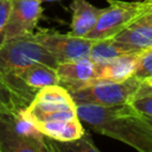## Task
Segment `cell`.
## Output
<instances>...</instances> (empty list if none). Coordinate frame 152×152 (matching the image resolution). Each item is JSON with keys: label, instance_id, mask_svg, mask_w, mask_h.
Segmentation results:
<instances>
[{"label": "cell", "instance_id": "22", "mask_svg": "<svg viewBox=\"0 0 152 152\" xmlns=\"http://www.w3.org/2000/svg\"><path fill=\"white\" fill-rule=\"evenodd\" d=\"M42 2H51V1H61V0H40Z\"/></svg>", "mask_w": 152, "mask_h": 152}, {"label": "cell", "instance_id": "2", "mask_svg": "<svg viewBox=\"0 0 152 152\" xmlns=\"http://www.w3.org/2000/svg\"><path fill=\"white\" fill-rule=\"evenodd\" d=\"M80 120L99 134L120 140L138 152H152V126L128 103L110 107L76 104Z\"/></svg>", "mask_w": 152, "mask_h": 152}, {"label": "cell", "instance_id": "13", "mask_svg": "<svg viewBox=\"0 0 152 152\" xmlns=\"http://www.w3.org/2000/svg\"><path fill=\"white\" fill-rule=\"evenodd\" d=\"M135 53L121 55L107 63L99 64L100 68V82L110 81V82H121L133 76L135 64H137Z\"/></svg>", "mask_w": 152, "mask_h": 152}, {"label": "cell", "instance_id": "21", "mask_svg": "<svg viewBox=\"0 0 152 152\" xmlns=\"http://www.w3.org/2000/svg\"><path fill=\"white\" fill-rule=\"evenodd\" d=\"M144 116H145V115H144ZM145 118H146V120H147V122H148V124H150V125L152 126V118H150V116H145Z\"/></svg>", "mask_w": 152, "mask_h": 152}, {"label": "cell", "instance_id": "6", "mask_svg": "<svg viewBox=\"0 0 152 152\" xmlns=\"http://www.w3.org/2000/svg\"><path fill=\"white\" fill-rule=\"evenodd\" d=\"M141 81L131 76L121 82L101 81L87 87L70 91V96L76 104H90L110 107L127 103L132 95L140 87Z\"/></svg>", "mask_w": 152, "mask_h": 152}, {"label": "cell", "instance_id": "9", "mask_svg": "<svg viewBox=\"0 0 152 152\" xmlns=\"http://www.w3.org/2000/svg\"><path fill=\"white\" fill-rule=\"evenodd\" d=\"M43 11L40 0H11V8L5 26V40L34 33Z\"/></svg>", "mask_w": 152, "mask_h": 152}, {"label": "cell", "instance_id": "19", "mask_svg": "<svg viewBox=\"0 0 152 152\" xmlns=\"http://www.w3.org/2000/svg\"><path fill=\"white\" fill-rule=\"evenodd\" d=\"M11 8V0H0V46L5 42V26Z\"/></svg>", "mask_w": 152, "mask_h": 152}, {"label": "cell", "instance_id": "3", "mask_svg": "<svg viewBox=\"0 0 152 152\" xmlns=\"http://www.w3.org/2000/svg\"><path fill=\"white\" fill-rule=\"evenodd\" d=\"M36 63L56 68V58L38 42L34 33L6 39L0 46V76L7 82L18 71Z\"/></svg>", "mask_w": 152, "mask_h": 152}, {"label": "cell", "instance_id": "5", "mask_svg": "<svg viewBox=\"0 0 152 152\" xmlns=\"http://www.w3.org/2000/svg\"><path fill=\"white\" fill-rule=\"evenodd\" d=\"M107 4L108 6L102 8L97 23L86 38L97 40L115 37L129 23H132L150 8L151 0H107Z\"/></svg>", "mask_w": 152, "mask_h": 152}, {"label": "cell", "instance_id": "10", "mask_svg": "<svg viewBox=\"0 0 152 152\" xmlns=\"http://www.w3.org/2000/svg\"><path fill=\"white\" fill-rule=\"evenodd\" d=\"M56 71L58 75V84L69 93L100 82L99 64L93 62L89 57L59 63L56 66Z\"/></svg>", "mask_w": 152, "mask_h": 152}, {"label": "cell", "instance_id": "4", "mask_svg": "<svg viewBox=\"0 0 152 152\" xmlns=\"http://www.w3.org/2000/svg\"><path fill=\"white\" fill-rule=\"evenodd\" d=\"M20 112L0 113V152H52L45 135L25 121Z\"/></svg>", "mask_w": 152, "mask_h": 152}, {"label": "cell", "instance_id": "15", "mask_svg": "<svg viewBox=\"0 0 152 152\" xmlns=\"http://www.w3.org/2000/svg\"><path fill=\"white\" fill-rule=\"evenodd\" d=\"M46 138L52 152H101L94 144L89 132H84L80 138L69 141H59L51 138Z\"/></svg>", "mask_w": 152, "mask_h": 152}, {"label": "cell", "instance_id": "11", "mask_svg": "<svg viewBox=\"0 0 152 152\" xmlns=\"http://www.w3.org/2000/svg\"><path fill=\"white\" fill-rule=\"evenodd\" d=\"M115 40L129 46L135 51L152 46V20H150L145 13L139 15L125 28H122L115 37Z\"/></svg>", "mask_w": 152, "mask_h": 152}, {"label": "cell", "instance_id": "16", "mask_svg": "<svg viewBox=\"0 0 152 152\" xmlns=\"http://www.w3.org/2000/svg\"><path fill=\"white\" fill-rule=\"evenodd\" d=\"M27 102L0 76V113L20 112Z\"/></svg>", "mask_w": 152, "mask_h": 152}, {"label": "cell", "instance_id": "23", "mask_svg": "<svg viewBox=\"0 0 152 152\" xmlns=\"http://www.w3.org/2000/svg\"><path fill=\"white\" fill-rule=\"evenodd\" d=\"M146 82H147V83H148V84L152 87V77H151V78H148V80H146Z\"/></svg>", "mask_w": 152, "mask_h": 152}, {"label": "cell", "instance_id": "1", "mask_svg": "<svg viewBox=\"0 0 152 152\" xmlns=\"http://www.w3.org/2000/svg\"><path fill=\"white\" fill-rule=\"evenodd\" d=\"M20 115L43 135L55 140H75L86 132L77 115L76 103L59 84L38 90Z\"/></svg>", "mask_w": 152, "mask_h": 152}, {"label": "cell", "instance_id": "7", "mask_svg": "<svg viewBox=\"0 0 152 152\" xmlns=\"http://www.w3.org/2000/svg\"><path fill=\"white\" fill-rule=\"evenodd\" d=\"M38 42L56 58L59 63L71 62L89 57L91 39L84 37H76L69 33H61L56 30L44 28L34 32Z\"/></svg>", "mask_w": 152, "mask_h": 152}, {"label": "cell", "instance_id": "17", "mask_svg": "<svg viewBox=\"0 0 152 152\" xmlns=\"http://www.w3.org/2000/svg\"><path fill=\"white\" fill-rule=\"evenodd\" d=\"M127 103L138 113L152 118V87L146 81L141 82Z\"/></svg>", "mask_w": 152, "mask_h": 152}, {"label": "cell", "instance_id": "18", "mask_svg": "<svg viewBox=\"0 0 152 152\" xmlns=\"http://www.w3.org/2000/svg\"><path fill=\"white\" fill-rule=\"evenodd\" d=\"M133 77L141 82L152 77V46L138 52Z\"/></svg>", "mask_w": 152, "mask_h": 152}, {"label": "cell", "instance_id": "14", "mask_svg": "<svg viewBox=\"0 0 152 152\" xmlns=\"http://www.w3.org/2000/svg\"><path fill=\"white\" fill-rule=\"evenodd\" d=\"M135 52H139V51L131 49L129 46L115 40L114 38H106V39H97L93 42V45L89 52V58L96 64H103L121 55L135 53Z\"/></svg>", "mask_w": 152, "mask_h": 152}, {"label": "cell", "instance_id": "12", "mask_svg": "<svg viewBox=\"0 0 152 152\" xmlns=\"http://www.w3.org/2000/svg\"><path fill=\"white\" fill-rule=\"evenodd\" d=\"M71 24L70 33L76 37H87L94 28L102 8L94 6L88 0H72L70 5Z\"/></svg>", "mask_w": 152, "mask_h": 152}, {"label": "cell", "instance_id": "8", "mask_svg": "<svg viewBox=\"0 0 152 152\" xmlns=\"http://www.w3.org/2000/svg\"><path fill=\"white\" fill-rule=\"evenodd\" d=\"M7 83L28 103L42 88L58 84V75L56 68L44 63H36L18 71L7 80Z\"/></svg>", "mask_w": 152, "mask_h": 152}, {"label": "cell", "instance_id": "20", "mask_svg": "<svg viewBox=\"0 0 152 152\" xmlns=\"http://www.w3.org/2000/svg\"><path fill=\"white\" fill-rule=\"evenodd\" d=\"M145 15H146L150 20H152V0H151V6H150V8L145 12Z\"/></svg>", "mask_w": 152, "mask_h": 152}]
</instances>
